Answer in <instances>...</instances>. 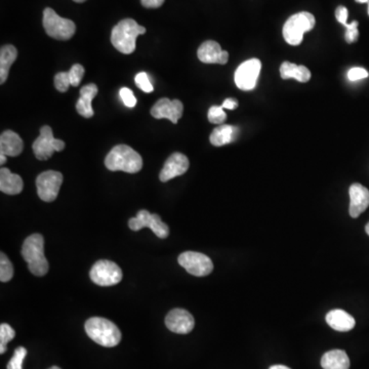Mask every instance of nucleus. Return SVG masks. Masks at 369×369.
<instances>
[{"instance_id":"obj_1","label":"nucleus","mask_w":369,"mask_h":369,"mask_svg":"<svg viewBox=\"0 0 369 369\" xmlns=\"http://www.w3.org/2000/svg\"><path fill=\"white\" fill-rule=\"evenodd\" d=\"M22 257L27 263L28 269L35 276H45L49 272V262L45 255V239L40 234L26 238L22 248Z\"/></svg>"},{"instance_id":"obj_2","label":"nucleus","mask_w":369,"mask_h":369,"mask_svg":"<svg viewBox=\"0 0 369 369\" xmlns=\"http://www.w3.org/2000/svg\"><path fill=\"white\" fill-rule=\"evenodd\" d=\"M105 165L111 172L135 174L143 167V159L130 146L117 145L107 155Z\"/></svg>"},{"instance_id":"obj_3","label":"nucleus","mask_w":369,"mask_h":369,"mask_svg":"<svg viewBox=\"0 0 369 369\" xmlns=\"http://www.w3.org/2000/svg\"><path fill=\"white\" fill-rule=\"evenodd\" d=\"M146 33V28L140 26L135 20L124 19L113 28L111 43L118 52L130 54L135 51L139 35Z\"/></svg>"},{"instance_id":"obj_4","label":"nucleus","mask_w":369,"mask_h":369,"mask_svg":"<svg viewBox=\"0 0 369 369\" xmlns=\"http://www.w3.org/2000/svg\"><path fill=\"white\" fill-rule=\"evenodd\" d=\"M85 333L100 346L112 348L121 340L119 329L108 319L101 317L89 318L85 322Z\"/></svg>"},{"instance_id":"obj_5","label":"nucleus","mask_w":369,"mask_h":369,"mask_svg":"<svg viewBox=\"0 0 369 369\" xmlns=\"http://www.w3.org/2000/svg\"><path fill=\"white\" fill-rule=\"evenodd\" d=\"M315 17L310 13L302 12L294 15L283 26V37L290 45H300L303 43V34L311 31L315 26Z\"/></svg>"},{"instance_id":"obj_6","label":"nucleus","mask_w":369,"mask_h":369,"mask_svg":"<svg viewBox=\"0 0 369 369\" xmlns=\"http://www.w3.org/2000/svg\"><path fill=\"white\" fill-rule=\"evenodd\" d=\"M43 23L47 34L58 40H69L75 34L74 22L59 16L51 8L43 10Z\"/></svg>"},{"instance_id":"obj_7","label":"nucleus","mask_w":369,"mask_h":369,"mask_svg":"<svg viewBox=\"0 0 369 369\" xmlns=\"http://www.w3.org/2000/svg\"><path fill=\"white\" fill-rule=\"evenodd\" d=\"M89 277L96 285L107 287L116 285L121 281L122 271L114 262L102 259L91 267Z\"/></svg>"},{"instance_id":"obj_8","label":"nucleus","mask_w":369,"mask_h":369,"mask_svg":"<svg viewBox=\"0 0 369 369\" xmlns=\"http://www.w3.org/2000/svg\"><path fill=\"white\" fill-rule=\"evenodd\" d=\"M32 149L37 159L47 160L54 152L63 151L65 143L61 140L54 139L51 126H45L40 128V135L35 140Z\"/></svg>"},{"instance_id":"obj_9","label":"nucleus","mask_w":369,"mask_h":369,"mask_svg":"<svg viewBox=\"0 0 369 369\" xmlns=\"http://www.w3.org/2000/svg\"><path fill=\"white\" fill-rule=\"evenodd\" d=\"M128 226L133 231H140L144 228H150L152 232L158 238L165 239L170 235V228L163 222L161 218L156 213H150L149 211H140L137 217L128 220Z\"/></svg>"},{"instance_id":"obj_10","label":"nucleus","mask_w":369,"mask_h":369,"mask_svg":"<svg viewBox=\"0 0 369 369\" xmlns=\"http://www.w3.org/2000/svg\"><path fill=\"white\" fill-rule=\"evenodd\" d=\"M63 184V174L54 170H47L39 174L36 179L37 193L45 202H52L58 197Z\"/></svg>"},{"instance_id":"obj_11","label":"nucleus","mask_w":369,"mask_h":369,"mask_svg":"<svg viewBox=\"0 0 369 369\" xmlns=\"http://www.w3.org/2000/svg\"><path fill=\"white\" fill-rule=\"evenodd\" d=\"M179 264L183 268L196 277H204L211 274L213 270V264L207 255L195 252H186L180 255Z\"/></svg>"},{"instance_id":"obj_12","label":"nucleus","mask_w":369,"mask_h":369,"mask_svg":"<svg viewBox=\"0 0 369 369\" xmlns=\"http://www.w3.org/2000/svg\"><path fill=\"white\" fill-rule=\"evenodd\" d=\"M262 69L261 61L257 59L246 61L236 70L234 80L238 89L253 91L257 85V78Z\"/></svg>"},{"instance_id":"obj_13","label":"nucleus","mask_w":369,"mask_h":369,"mask_svg":"<svg viewBox=\"0 0 369 369\" xmlns=\"http://www.w3.org/2000/svg\"><path fill=\"white\" fill-rule=\"evenodd\" d=\"M165 325L170 331L179 335H187L193 331L195 320L184 309H174L167 314Z\"/></svg>"},{"instance_id":"obj_14","label":"nucleus","mask_w":369,"mask_h":369,"mask_svg":"<svg viewBox=\"0 0 369 369\" xmlns=\"http://www.w3.org/2000/svg\"><path fill=\"white\" fill-rule=\"evenodd\" d=\"M184 105L179 100L170 101L167 98L159 100L151 109L152 116L156 119L170 120L174 124L178 123L179 119L183 116Z\"/></svg>"},{"instance_id":"obj_15","label":"nucleus","mask_w":369,"mask_h":369,"mask_svg":"<svg viewBox=\"0 0 369 369\" xmlns=\"http://www.w3.org/2000/svg\"><path fill=\"white\" fill-rule=\"evenodd\" d=\"M189 159L182 153H174L165 161V167L159 174L161 182L165 183L176 176H182L189 168Z\"/></svg>"},{"instance_id":"obj_16","label":"nucleus","mask_w":369,"mask_h":369,"mask_svg":"<svg viewBox=\"0 0 369 369\" xmlns=\"http://www.w3.org/2000/svg\"><path fill=\"white\" fill-rule=\"evenodd\" d=\"M197 56L204 64L224 65L229 60L228 52L223 51L220 45L213 40L203 43L198 49Z\"/></svg>"},{"instance_id":"obj_17","label":"nucleus","mask_w":369,"mask_h":369,"mask_svg":"<svg viewBox=\"0 0 369 369\" xmlns=\"http://www.w3.org/2000/svg\"><path fill=\"white\" fill-rule=\"evenodd\" d=\"M349 194L351 199L349 213L351 217L356 218L368 209L369 190L364 186L355 183L349 189Z\"/></svg>"},{"instance_id":"obj_18","label":"nucleus","mask_w":369,"mask_h":369,"mask_svg":"<svg viewBox=\"0 0 369 369\" xmlns=\"http://www.w3.org/2000/svg\"><path fill=\"white\" fill-rule=\"evenodd\" d=\"M24 149L21 137L13 130H6L0 137V154L16 157Z\"/></svg>"},{"instance_id":"obj_19","label":"nucleus","mask_w":369,"mask_h":369,"mask_svg":"<svg viewBox=\"0 0 369 369\" xmlns=\"http://www.w3.org/2000/svg\"><path fill=\"white\" fill-rule=\"evenodd\" d=\"M23 180L19 174H13L8 168L0 170V191L8 195H17L23 191Z\"/></svg>"},{"instance_id":"obj_20","label":"nucleus","mask_w":369,"mask_h":369,"mask_svg":"<svg viewBox=\"0 0 369 369\" xmlns=\"http://www.w3.org/2000/svg\"><path fill=\"white\" fill-rule=\"evenodd\" d=\"M326 322L331 329L338 331H350L355 327V319L344 310H333L326 315Z\"/></svg>"},{"instance_id":"obj_21","label":"nucleus","mask_w":369,"mask_h":369,"mask_svg":"<svg viewBox=\"0 0 369 369\" xmlns=\"http://www.w3.org/2000/svg\"><path fill=\"white\" fill-rule=\"evenodd\" d=\"M98 95V86L95 84L85 85L80 89V98L76 104V110L82 116L91 118L93 116L91 102Z\"/></svg>"},{"instance_id":"obj_22","label":"nucleus","mask_w":369,"mask_h":369,"mask_svg":"<svg viewBox=\"0 0 369 369\" xmlns=\"http://www.w3.org/2000/svg\"><path fill=\"white\" fill-rule=\"evenodd\" d=\"M321 366L323 369H349L350 368V359L345 351H329L322 356Z\"/></svg>"},{"instance_id":"obj_23","label":"nucleus","mask_w":369,"mask_h":369,"mask_svg":"<svg viewBox=\"0 0 369 369\" xmlns=\"http://www.w3.org/2000/svg\"><path fill=\"white\" fill-rule=\"evenodd\" d=\"M239 128L236 126H218L213 130V134L211 135V143L216 147H222V146L227 145V144L233 143L237 137Z\"/></svg>"},{"instance_id":"obj_24","label":"nucleus","mask_w":369,"mask_h":369,"mask_svg":"<svg viewBox=\"0 0 369 369\" xmlns=\"http://www.w3.org/2000/svg\"><path fill=\"white\" fill-rule=\"evenodd\" d=\"M280 75L283 80H298L299 82H308L311 80V72L307 67L294 63L285 62L280 67Z\"/></svg>"},{"instance_id":"obj_25","label":"nucleus","mask_w":369,"mask_h":369,"mask_svg":"<svg viewBox=\"0 0 369 369\" xmlns=\"http://www.w3.org/2000/svg\"><path fill=\"white\" fill-rule=\"evenodd\" d=\"M17 52L14 45H4L0 50V84H3L8 80L10 68L14 64Z\"/></svg>"},{"instance_id":"obj_26","label":"nucleus","mask_w":369,"mask_h":369,"mask_svg":"<svg viewBox=\"0 0 369 369\" xmlns=\"http://www.w3.org/2000/svg\"><path fill=\"white\" fill-rule=\"evenodd\" d=\"M16 333L8 323L0 325V354L6 352V346L10 340H14Z\"/></svg>"},{"instance_id":"obj_27","label":"nucleus","mask_w":369,"mask_h":369,"mask_svg":"<svg viewBox=\"0 0 369 369\" xmlns=\"http://www.w3.org/2000/svg\"><path fill=\"white\" fill-rule=\"evenodd\" d=\"M14 276V267L6 255L1 253L0 255V280L1 283H8Z\"/></svg>"},{"instance_id":"obj_28","label":"nucleus","mask_w":369,"mask_h":369,"mask_svg":"<svg viewBox=\"0 0 369 369\" xmlns=\"http://www.w3.org/2000/svg\"><path fill=\"white\" fill-rule=\"evenodd\" d=\"M27 349L24 347H17L15 350L14 356L8 363V369H23V362L27 356Z\"/></svg>"},{"instance_id":"obj_29","label":"nucleus","mask_w":369,"mask_h":369,"mask_svg":"<svg viewBox=\"0 0 369 369\" xmlns=\"http://www.w3.org/2000/svg\"><path fill=\"white\" fill-rule=\"evenodd\" d=\"M135 84L139 87L140 89L144 91V93H152L154 91V87L150 82L149 76L146 72H140L135 75Z\"/></svg>"},{"instance_id":"obj_30","label":"nucleus","mask_w":369,"mask_h":369,"mask_svg":"<svg viewBox=\"0 0 369 369\" xmlns=\"http://www.w3.org/2000/svg\"><path fill=\"white\" fill-rule=\"evenodd\" d=\"M207 117L211 123L222 124L227 119V114L222 106H213L209 109Z\"/></svg>"},{"instance_id":"obj_31","label":"nucleus","mask_w":369,"mask_h":369,"mask_svg":"<svg viewBox=\"0 0 369 369\" xmlns=\"http://www.w3.org/2000/svg\"><path fill=\"white\" fill-rule=\"evenodd\" d=\"M68 74H69L70 82H71L72 86H78L82 82V78H84V68L80 64L73 65L70 71H68Z\"/></svg>"},{"instance_id":"obj_32","label":"nucleus","mask_w":369,"mask_h":369,"mask_svg":"<svg viewBox=\"0 0 369 369\" xmlns=\"http://www.w3.org/2000/svg\"><path fill=\"white\" fill-rule=\"evenodd\" d=\"M70 85L71 82L68 72H60L54 76V86L60 93H66Z\"/></svg>"},{"instance_id":"obj_33","label":"nucleus","mask_w":369,"mask_h":369,"mask_svg":"<svg viewBox=\"0 0 369 369\" xmlns=\"http://www.w3.org/2000/svg\"><path fill=\"white\" fill-rule=\"evenodd\" d=\"M120 98H121L122 102L124 103L126 107H133L135 106L137 104V99H135L134 93H133L132 89H128V87H122L119 91Z\"/></svg>"},{"instance_id":"obj_34","label":"nucleus","mask_w":369,"mask_h":369,"mask_svg":"<svg viewBox=\"0 0 369 369\" xmlns=\"http://www.w3.org/2000/svg\"><path fill=\"white\" fill-rule=\"evenodd\" d=\"M347 31L345 34V38L348 43H353L357 40L359 37V31H358V22L353 21L352 23L348 24L346 26Z\"/></svg>"},{"instance_id":"obj_35","label":"nucleus","mask_w":369,"mask_h":369,"mask_svg":"<svg viewBox=\"0 0 369 369\" xmlns=\"http://www.w3.org/2000/svg\"><path fill=\"white\" fill-rule=\"evenodd\" d=\"M369 73L368 70L364 68L354 67L352 69L349 70L348 78L351 82H357V80H366L368 78Z\"/></svg>"},{"instance_id":"obj_36","label":"nucleus","mask_w":369,"mask_h":369,"mask_svg":"<svg viewBox=\"0 0 369 369\" xmlns=\"http://www.w3.org/2000/svg\"><path fill=\"white\" fill-rule=\"evenodd\" d=\"M348 10H347V8H345V6H340L336 8V20H338V23L342 24V25H344L345 27L348 25V23H347V20H348Z\"/></svg>"},{"instance_id":"obj_37","label":"nucleus","mask_w":369,"mask_h":369,"mask_svg":"<svg viewBox=\"0 0 369 369\" xmlns=\"http://www.w3.org/2000/svg\"><path fill=\"white\" fill-rule=\"evenodd\" d=\"M165 1V0H141V3L144 8H160Z\"/></svg>"},{"instance_id":"obj_38","label":"nucleus","mask_w":369,"mask_h":369,"mask_svg":"<svg viewBox=\"0 0 369 369\" xmlns=\"http://www.w3.org/2000/svg\"><path fill=\"white\" fill-rule=\"evenodd\" d=\"M223 108L228 109V110H235L238 107V102L235 99L225 100L222 105Z\"/></svg>"},{"instance_id":"obj_39","label":"nucleus","mask_w":369,"mask_h":369,"mask_svg":"<svg viewBox=\"0 0 369 369\" xmlns=\"http://www.w3.org/2000/svg\"><path fill=\"white\" fill-rule=\"evenodd\" d=\"M6 163V155L0 154V165H4Z\"/></svg>"},{"instance_id":"obj_40","label":"nucleus","mask_w":369,"mask_h":369,"mask_svg":"<svg viewBox=\"0 0 369 369\" xmlns=\"http://www.w3.org/2000/svg\"><path fill=\"white\" fill-rule=\"evenodd\" d=\"M269 369H290V368L285 366H271V368Z\"/></svg>"},{"instance_id":"obj_41","label":"nucleus","mask_w":369,"mask_h":369,"mask_svg":"<svg viewBox=\"0 0 369 369\" xmlns=\"http://www.w3.org/2000/svg\"><path fill=\"white\" fill-rule=\"evenodd\" d=\"M358 3H368L369 4V0H355Z\"/></svg>"},{"instance_id":"obj_42","label":"nucleus","mask_w":369,"mask_h":369,"mask_svg":"<svg viewBox=\"0 0 369 369\" xmlns=\"http://www.w3.org/2000/svg\"><path fill=\"white\" fill-rule=\"evenodd\" d=\"M73 1L77 2V3H82V2L86 1V0H73Z\"/></svg>"},{"instance_id":"obj_43","label":"nucleus","mask_w":369,"mask_h":369,"mask_svg":"<svg viewBox=\"0 0 369 369\" xmlns=\"http://www.w3.org/2000/svg\"><path fill=\"white\" fill-rule=\"evenodd\" d=\"M366 233H368V234L369 235V222H368V224L366 225Z\"/></svg>"},{"instance_id":"obj_44","label":"nucleus","mask_w":369,"mask_h":369,"mask_svg":"<svg viewBox=\"0 0 369 369\" xmlns=\"http://www.w3.org/2000/svg\"><path fill=\"white\" fill-rule=\"evenodd\" d=\"M50 369H61L60 368H58V366H52V368Z\"/></svg>"},{"instance_id":"obj_45","label":"nucleus","mask_w":369,"mask_h":369,"mask_svg":"<svg viewBox=\"0 0 369 369\" xmlns=\"http://www.w3.org/2000/svg\"><path fill=\"white\" fill-rule=\"evenodd\" d=\"M368 16H369V4H368Z\"/></svg>"}]
</instances>
